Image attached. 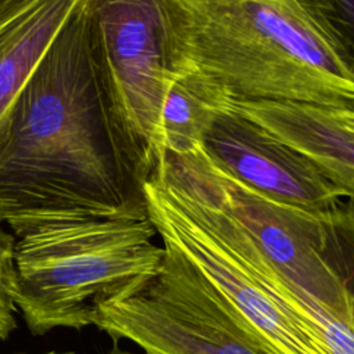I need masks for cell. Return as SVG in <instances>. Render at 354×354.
I'll return each instance as SVG.
<instances>
[{
  "label": "cell",
  "instance_id": "obj_8",
  "mask_svg": "<svg viewBox=\"0 0 354 354\" xmlns=\"http://www.w3.org/2000/svg\"><path fill=\"white\" fill-rule=\"evenodd\" d=\"M202 148L221 170L278 202L330 212L346 198L311 159L231 108L216 118Z\"/></svg>",
  "mask_w": 354,
  "mask_h": 354
},
{
  "label": "cell",
  "instance_id": "obj_9",
  "mask_svg": "<svg viewBox=\"0 0 354 354\" xmlns=\"http://www.w3.org/2000/svg\"><path fill=\"white\" fill-rule=\"evenodd\" d=\"M230 108L306 155L346 198L354 201V131L336 120L329 109L235 100Z\"/></svg>",
  "mask_w": 354,
  "mask_h": 354
},
{
  "label": "cell",
  "instance_id": "obj_4",
  "mask_svg": "<svg viewBox=\"0 0 354 354\" xmlns=\"http://www.w3.org/2000/svg\"><path fill=\"white\" fill-rule=\"evenodd\" d=\"M149 218L50 223L17 238L15 308L35 335L91 325L95 310L156 272L165 249Z\"/></svg>",
  "mask_w": 354,
  "mask_h": 354
},
{
  "label": "cell",
  "instance_id": "obj_14",
  "mask_svg": "<svg viewBox=\"0 0 354 354\" xmlns=\"http://www.w3.org/2000/svg\"><path fill=\"white\" fill-rule=\"evenodd\" d=\"M17 326L14 313H10L0 307V339L8 337L11 330H14Z\"/></svg>",
  "mask_w": 354,
  "mask_h": 354
},
{
  "label": "cell",
  "instance_id": "obj_13",
  "mask_svg": "<svg viewBox=\"0 0 354 354\" xmlns=\"http://www.w3.org/2000/svg\"><path fill=\"white\" fill-rule=\"evenodd\" d=\"M15 243L17 238L0 225V307L14 313L17 293L15 270Z\"/></svg>",
  "mask_w": 354,
  "mask_h": 354
},
{
  "label": "cell",
  "instance_id": "obj_17",
  "mask_svg": "<svg viewBox=\"0 0 354 354\" xmlns=\"http://www.w3.org/2000/svg\"><path fill=\"white\" fill-rule=\"evenodd\" d=\"M44 354H76V353H55V351H50V353H44Z\"/></svg>",
  "mask_w": 354,
  "mask_h": 354
},
{
  "label": "cell",
  "instance_id": "obj_3",
  "mask_svg": "<svg viewBox=\"0 0 354 354\" xmlns=\"http://www.w3.org/2000/svg\"><path fill=\"white\" fill-rule=\"evenodd\" d=\"M152 176L230 214L279 275L354 329V201L330 212L278 202L221 170L203 151L165 153Z\"/></svg>",
  "mask_w": 354,
  "mask_h": 354
},
{
  "label": "cell",
  "instance_id": "obj_6",
  "mask_svg": "<svg viewBox=\"0 0 354 354\" xmlns=\"http://www.w3.org/2000/svg\"><path fill=\"white\" fill-rule=\"evenodd\" d=\"M147 214L162 241L176 245L212 282L231 313L267 354H332L315 321V307L278 290L281 275L224 249L185 214L153 178L142 185Z\"/></svg>",
  "mask_w": 354,
  "mask_h": 354
},
{
  "label": "cell",
  "instance_id": "obj_12",
  "mask_svg": "<svg viewBox=\"0 0 354 354\" xmlns=\"http://www.w3.org/2000/svg\"><path fill=\"white\" fill-rule=\"evenodd\" d=\"M354 73V0H313Z\"/></svg>",
  "mask_w": 354,
  "mask_h": 354
},
{
  "label": "cell",
  "instance_id": "obj_1",
  "mask_svg": "<svg viewBox=\"0 0 354 354\" xmlns=\"http://www.w3.org/2000/svg\"><path fill=\"white\" fill-rule=\"evenodd\" d=\"M151 174L108 93L93 0H76L17 98L0 153V225L19 238L50 223L148 218Z\"/></svg>",
  "mask_w": 354,
  "mask_h": 354
},
{
  "label": "cell",
  "instance_id": "obj_15",
  "mask_svg": "<svg viewBox=\"0 0 354 354\" xmlns=\"http://www.w3.org/2000/svg\"><path fill=\"white\" fill-rule=\"evenodd\" d=\"M330 115L339 120L343 126L354 131V111H336V109H329Z\"/></svg>",
  "mask_w": 354,
  "mask_h": 354
},
{
  "label": "cell",
  "instance_id": "obj_11",
  "mask_svg": "<svg viewBox=\"0 0 354 354\" xmlns=\"http://www.w3.org/2000/svg\"><path fill=\"white\" fill-rule=\"evenodd\" d=\"M173 79L160 119V151L189 153L202 148L216 118L234 101L224 84L191 64L173 55Z\"/></svg>",
  "mask_w": 354,
  "mask_h": 354
},
{
  "label": "cell",
  "instance_id": "obj_5",
  "mask_svg": "<svg viewBox=\"0 0 354 354\" xmlns=\"http://www.w3.org/2000/svg\"><path fill=\"white\" fill-rule=\"evenodd\" d=\"M159 270L101 304L91 325L144 354H267L203 272L169 241Z\"/></svg>",
  "mask_w": 354,
  "mask_h": 354
},
{
  "label": "cell",
  "instance_id": "obj_2",
  "mask_svg": "<svg viewBox=\"0 0 354 354\" xmlns=\"http://www.w3.org/2000/svg\"><path fill=\"white\" fill-rule=\"evenodd\" d=\"M176 59L235 101L354 111V73L313 0H165Z\"/></svg>",
  "mask_w": 354,
  "mask_h": 354
},
{
  "label": "cell",
  "instance_id": "obj_10",
  "mask_svg": "<svg viewBox=\"0 0 354 354\" xmlns=\"http://www.w3.org/2000/svg\"><path fill=\"white\" fill-rule=\"evenodd\" d=\"M76 0H0V153L17 98Z\"/></svg>",
  "mask_w": 354,
  "mask_h": 354
},
{
  "label": "cell",
  "instance_id": "obj_16",
  "mask_svg": "<svg viewBox=\"0 0 354 354\" xmlns=\"http://www.w3.org/2000/svg\"><path fill=\"white\" fill-rule=\"evenodd\" d=\"M109 354H136V353H131V351H127V350H122V348H119L118 344H115L113 348L109 351Z\"/></svg>",
  "mask_w": 354,
  "mask_h": 354
},
{
  "label": "cell",
  "instance_id": "obj_7",
  "mask_svg": "<svg viewBox=\"0 0 354 354\" xmlns=\"http://www.w3.org/2000/svg\"><path fill=\"white\" fill-rule=\"evenodd\" d=\"M93 18L113 108L153 174L163 160L160 119L174 72L165 0H93Z\"/></svg>",
  "mask_w": 354,
  "mask_h": 354
}]
</instances>
